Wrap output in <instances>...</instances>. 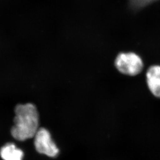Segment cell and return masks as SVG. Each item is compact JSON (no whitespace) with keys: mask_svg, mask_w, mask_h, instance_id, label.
Returning <instances> with one entry per match:
<instances>
[{"mask_svg":"<svg viewBox=\"0 0 160 160\" xmlns=\"http://www.w3.org/2000/svg\"><path fill=\"white\" fill-rule=\"evenodd\" d=\"M14 125L11 130L12 137L19 141L34 137L38 130V115L32 104H19L15 108Z\"/></svg>","mask_w":160,"mask_h":160,"instance_id":"obj_1","label":"cell"},{"mask_svg":"<svg viewBox=\"0 0 160 160\" xmlns=\"http://www.w3.org/2000/svg\"><path fill=\"white\" fill-rule=\"evenodd\" d=\"M34 145L38 152L49 157L58 156L59 150L52 139L50 134L46 129H38L34 136Z\"/></svg>","mask_w":160,"mask_h":160,"instance_id":"obj_3","label":"cell"},{"mask_svg":"<svg viewBox=\"0 0 160 160\" xmlns=\"http://www.w3.org/2000/svg\"><path fill=\"white\" fill-rule=\"evenodd\" d=\"M0 156L3 160H22L23 152L15 144L8 143L2 147Z\"/></svg>","mask_w":160,"mask_h":160,"instance_id":"obj_5","label":"cell"},{"mask_svg":"<svg viewBox=\"0 0 160 160\" xmlns=\"http://www.w3.org/2000/svg\"><path fill=\"white\" fill-rule=\"evenodd\" d=\"M115 66L120 72L125 75L134 76L141 72L143 69L142 59L134 53H122L118 55Z\"/></svg>","mask_w":160,"mask_h":160,"instance_id":"obj_2","label":"cell"},{"mask_svg":"<svg viewBox=\"0 0 160 160\" xmlns=\"http://www.w3.org/2000/svg\"><path fill=\"white\" fill-rule=\"evenodd\" d=\"M148 88L154 96L160 98V66L150 67L146 73Z\"/></svg>","mask_w":160,"mask_h":160,"instance_id":"obj_4","label":"cell"}]
</instances>
